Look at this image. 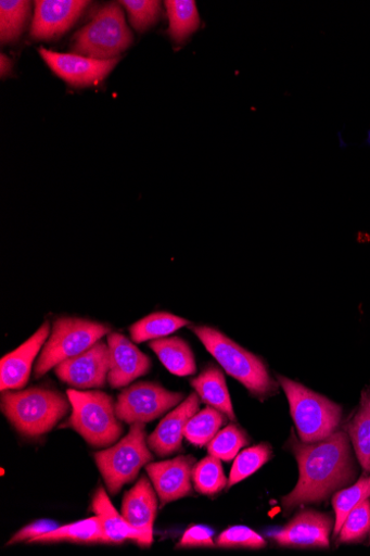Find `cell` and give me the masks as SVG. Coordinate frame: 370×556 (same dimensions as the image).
<instances>
[{
  "label": "cell",
  "instance_id": "cell-13",
  "mask_svg": "<svg viewBox=\"0 0 370 556\" xmlns=\"http://www.w3.org/2000/svg\"><path fill=\"white\" fill-rule=\"evenodd\" d=\"M196 460L192 456H180L173 460L149 464L145 471L153 484L162 507L192 494V472Z\"/></svg>",
  "mask_w": 370,
  "mask_h": 556
},
{
  "label": "cell",
  "instance_id": "cell-36",
  "mask_svg": "<svg viewBox=\"0 0 370 556\" xmlns=\"http://www.w3.org/2000/svg\"><path fill=\"white\" fill-rule=\"evenodd\" d=\"M59 525L54 521L50 520H40L37 522H34L25 528H23L21 531H18L8 543V545L21 543V542H29L30 540L42 535L47 532L56 530Z\"/></svg>",
  "mask_w": 370,
  "mask_h": 556
},
{
  "label": "cell",
  "instance_id": "cell-3",
  "mask_svg": "<svg viewBox=\"0 0 370 556\" xmlns=\"http://www.w3.org/2000/svg\"><path fill=\"white\" fill-rule=\"evenodd\" d=\"M192 330L210 355L252 395L263 400L278 392V384L271 378L266 364L253 353L215 328L199 326Z\"/></svg>",
  "mask_w": 370,
  "mask_h": 556
},
{
  "label": "cell",
  "instance_id": "cell-18",
  "mask_svg": "<svg viewBox=\"0 0 370 556\" xmlns=\"http://www.w3.org/2000/svg\"><path fill=\"white\" fill-rule=\"evenodd\" d=\"M157 511V500L152 484L142 477L124 497L122 515L126 521L141 532L146 546L153 541V523Z\"/></svg>",
  "mask_w": 370,
  "mask_h": 556
},
{
  "label": "cell",
  "instance_id": "cell-19",
  "mask_svg": "<svg viewBox=\"0 0 370 556\" xmlns=\"http://www.w3.org/2000/svg\"><path fill=\"white\" fill-rule=\"evenodd\" d=\"M92 510L99 518L111 544H122L131 540L141 546H146L143 534L130 526L123 515L118 514L107 492L102 486H99L93 495Z\"/></svg>",
  "mask_w": 370,
  "mask_h": 556
},
{
  "label": "cell",
  "instance_id": "cell-15",
  "mask_svg": "<svg viewBox=\"0 0 370 556\" xmlns=\"http://www.w3.org/2000/svg\"><path fill=\"white\" fill-rule=\"evenodd\" d=\"M199 407V395L191 393L146 438L148 446L157 457L165 458L181 450L186 427Z\"/></svg>",
  "mask_w": 370,
  "mask_h": 556
},
{
  "label": "cell",
  "instance_id": "cell-28",
  "mask_svg": "<svg viewBox=\"0 0 370 556\" xmlns=\"http://www.w3.org/2000/svg\"><path fill=\"white\" fill-rule=\"evenodd\" d=\"M273 456L272 448L267 443L248 447L238 454L231 470L228 488L240 483L251 477L264 465L269 463Z\"/></svg>",
  "mask_w": 370,
  "mask_h": 556
},
{
  "label": "cell",
  "instance_id": "cell-26",
  "mask_svg": "<svg viewBox=\"0 0 370 556\" xmlns=\"http://www.w3.org/2000/svg\"><path fill=\"white\" fill-rule=\"evenodd\" d=\"M30 4L24 0L0 2V39L3 43L16 41L23 34L29 17Z\"/></svg>",
  "mask_w": 370,
  "mask_h": 556
},
{
  "label": "cell",
  "instance_id": "cell-9",
  "mask_svg": "<svg viewBox=\"0 0 370 556\" xmlns=\"http://www.w3.org/2000/svg\"><path fill=\"white\" fill-rule=\"evenodd\" d=\"M184 399L181 392H171L161 384L140 382L126 388L116 403L118 418L128 425L148 424L177 407Z\"/></svg>",
  "mask_w": 370,
  "mask_h": 556
},
{
  "label": "cell",
  "instance_id": "cell-2",
  "mask_svg": "<svg viewBox=\"0 0 370 556\" xmlns=\"http://www.w3.org/2000/svg\"><path fill=\"white\" fill-rule=\"evenodd\" d=\"M72 409L68 395L47 387L9 390L2 394V410L24 437L38 438L54 429Z\"/></svg>",
  "mask_w": 370,
  "mask_h": 556
},
{
  "label": "cell",
  "instance_id": "cell-34",
  "mask_svg": "<svg viewBox=\"0 0 370 556\" xmlns=\"http://www.w3.org/2000/svg\"><path fill=\"white\" fill-rule=\"evenodd\" d=\"M217 544L221 547L261 548L267 542L247 527H232L220 534Z\"/></svg>",
  "mask_w": 370,
  "mask_h": 556
},
{
  "label": "cell",
  "instance_id": "cell-21",
  "mask_svg": "<svg viewBox=\"0 0 370 556\" xmlns=\"http://www.w3.org/2000/svg\"><path fill=\"white\" fill-rule=\"evenodd\" d=\"M149 346L173 375L190 377L196 372L193 352L183 339L178 337L156 339L150 341Z\"/></svg>",
  "mask_w": 370,
  "mask_h": 556
},
{
  "label": "cell",
  "instance_id": "cell-10",
  "mask_svg": "<svg viewBox=\"0 0 370 556\" xmlns=\"http://www.w3.org/2000/svg\"><path fill=\"white\" fill-rule=\"evenodd\" d=\"M110 370V345L102 340L55 368L60 380L78 390L104 387L109 380Z\"/></svg>",
  "mask_w": 370,
  "mask_h": 556
},
{
  "label": "cell",
  "instance_id": "cell-4",
  "mask_svg": "<svg viewBox=\"0 0 370 556\" xmlns=\"http://www.w3.org/2000/svg\"><path fill=\"white\" fill-rule=\"evenodd\" d=\"M72 416L63 426L79 433L93 447H110L124 434L125 427L117 416L116 402L109 393L71 389Z\"/></svg>",
  "mask_w": 370,
  "mask_h": 556
},
{
  "label": "cell",
  "instance_id": "cell-22",
  "mask_svg": "<svg viewBox=\"0 0 370 556\" xmlns=\"http://www.w3.org/2000/svg\"><path fill=\"white\" fill-rule=\"evenodd\" d=\"M59 542L111 544L97 516L77 523L58 528L54 531L47 532L30 540L28 543L44 544Z\"/></svg>",
  "mask_w": 370,
  "mask_h": 556
},
{
  "label": "cell",
  "instance_id": "cell-11",
  "mask_svg": "<svg viewBox=\"0 0 370 556\" xmlns=\"http://www.w3.org/2000/svg\"><path fill=\"white\" fill-rule=\"evenodd\" d=\"M39 54L48 67L68 85L77 88L98 85L109 77L119 59L99 61L77 54H62L40 48Z\"/></svg>",
  "mask_w": 370,
  "mask_h": 556
},
{
  "label": "cell",
  "instance_id": "cell-5",
  "mask_svg": "<svg viewBox=\"0 0 370 556\" xmlns=\"http://www.w3.org/2000/svg\"><path fill=\"white\" fill-rule=\"evenodd\" d=\"M279 381L302 442H319L336 432L342 420L339 404L285 377L280 376Z\"/></svg>",
  "mask_w": 370,
  "mask_h": 556
},
{
  "label": "cell",
  "instance_id": "cell-7",
  "mask_svg": "<svg viewBox=\"0 0 370 556\" xmlns=\"http://www.w3.org/2000/svg\"><path fill=\"white\" fill-rule=\"evenodd\" d=\"M133 42L118 4L102 8L74 37L73 54L99 61L117 60Z\"/></svg>",
  "mask_w": 370,
  "mask_h": 556
},
{
  "label": "cell",
  "instance_id": "cell-6",
  "mask_svg": "<svg viewBox=\"0 0 370 556\" xmlns=\"http://www.w3.org/2000/svg\"><path fill=\"white\" fill-rule=\"evenodd\" d=\"M145 424L131 425L129 433L117 444L94 454V462L111 494L133 482L140 470L152 463L146 442Z\"/></svg>",
  "mask_w": 370,
  "mask_h": 556
},
{
  "label": "cell",
  "instance_id": "cell-27",
  "mask_svg": "<svg viewBox=\"0 0 370 556\" xmlns=\"http://www.w3.org/2000/svg\"><path fill=\"white\" fill-rule=\"evenodd\" d=\"M195 490L204 495H215L228 486L221 460L209 456L195 464L192 472Z\"/></svg>",
  "mask_w": 370,
  "mask_h": 556
},
{
  "label": "cell",
  "instance_id": "cell-33",
  "mask_svg": "<svg viewBox=\"0 0 370 556\" xmlns=\"http://www.w3.org/2000/svg\"><path fill=\"white\" fill-rule=\"evenodd\" d=\"M120 4L126 9L132 27L139 33L156 24L162 14V3L154 0H124Z\"/></svg>",
  "mask_w": 370,
  "mask_h": 556
},
{
  "label": "cell",
  "instance_id": "cell-25",
  "mask_svg": "<svg viewBox=\"0 0 370 556\" xmlns=\"http://www.w3.org/2000/svg\"><path fill=\"white\" fill-rule=\"evenodd\" d=\"M228 419L219 410L207 407L189 420L184 430V437L196 446H205L215 439Z\"/></svg>",
  "mask_w": 370,
  "mask_h": 556
},
{
  "label": "cell",
  "instance_id": "cell-32",
  "mask_svg": "<svg viewBox=\"0 0 370 556\" xmlns=\"http://www.w3.org/2000/svg\"><path fill=\"white\" fill-rule=\"evenodd\" d=\"M370 530V500L360 502L347 516L341 531V543H355L365 539Z\"/></svg>",
  "mask_w": 370,
  "mask_h": 556
},
{
  "label": "cell",
  "instance_id": "cell-12",
  "mask_svg": "<svg viewBox=\"0 0 370 556\" xmlns=\"http://www.w3.org/2000/svg\"><path fill=\"white\" fill-rule=\"evenodd\" d=\"M30 36L35 40H52L67 33L81 16L89 2L84 0H38Z\"/></svg>",
  "mask_w": 370,
  "mask_h": 556
},
{
  "label": "cell",
  "instance_id": "cell-29",
  "mask_svg": "<svg viewBox=\"0 0 370 556\" xmlns=\"http://www.w3.org/2000/svg\"><path fill=\"white\" fill-rule=\"evenodd\" d=\"M348 432L361 468L370 473V413L362 396L360 408L348 425Z\"/></svg>",
  "mask_w": 370,
  "mask_h": 556
},
{
  "label": "cell",
  "instance_id": "cell-16",
  "mask_svg": "<svg viewBox=\"0 0 370 556\" xmlns=\"http://www.w3.org/2000/svg\"><path fill=\"white\" fill-rule=\"evenodd\" d=\"M50 336V325L44 323L25 343L9 353L0 363L2 392L22 390L28 382L35 359Z\"/></svg>",
  "mask_w": 370,
  "mask_h": 556
},
{
  "label": "cell",
  "instance_id": "cell-8",
  "mask_svg": "<svg viewBox=\"0 0 370 556\" xmlns=\"http://www.w3.org/2000/svg\"><path fill=\"white\" fill-rule=\"evenodd\" d=\"M111 332V326L87 319H58L40 352L34 370L35 377L40 378L62 363L80 355Z\"/></svg>",
  "mask_w": 370,
  "mask_h": 556
},
{
  "label": "cell",
  "instance_id": "cell-38",
  "mask_svg": "<svg viewBox=\"0 0 370 556\" xmlns=\"http://www.w3.org/2000/svg\"><path fill=\"white\" fill-rule=\"evenodd\" d=\"M362 397L365 399L370 413V387L366 392L362 393Z\"/></svg>",
  "mask_w": 370,
  "mask_h": 556
},
{
  "label": "cell",
  "instance_id": "cell-23",
  "mask_svg": "<svg viewBox=\"0 0 370 556\" xmlns=\"http://www.w3.org/2000/svg\"><path fill=\"white\" fill-rule=\"evenodd\" d=\"M165 5L169 18V36L175 42L181 43L200 27L196 4L192 0H168Z\"/></svg>",
  "mask_w": 370,
  "mask_h": 556
},
{
  "label": "cell",
  "instance_id": "cell-30",
  "mask_svg": "<svg viewBox=\"0 0 370 556\" xmlns=\"http://www.w3.org/2000/svg\"><path fill=\"white\" fill-rule=\"evenodd\" d=\"M250 443L247 434L239 427L230 425L221 430L213 441L207 444L210 456L222 462H231L238 457L242 447Z\"/></svg>",
  "mask_w": 370,
  "mask_h": 556
},
{
  "label": "cell",
  "instance_id": "cell-17",
  "mask_svg": "<svg viewBox=\"0 0 370 556\" xmlns=\"http://www.w3.org/2000/svg\"><path fill=\"white\" fill-rule=\"evenodd\" d=\"M332 528L333 519L330 516L303 511L273 539L282 546L329 547Z\"/></svg>",
  "mask_w": 370,
  "mask_h": 556
},
{
  "label": "cell",
  "instance_id": "cell-31",
  "mask_svg": "<svg viewBox=\"0 0 370 556\" xmlns=\"http://www.w3.org/2000/svg\"><path fill=\"white\" fill-rule=\"evenodd\" d=\"M370 497V477H363L353 486L345 489L333 498V507L336 514L334 533L339 536L340 531L349 515L357 505Z\"/></svg>",
  "mask_w": 370,
  "mask_h": 556
},
{
  "label": "cell",
  "instance_id": "cell-35",
  "mask_svg": "<svg viewBox=\"0 0 370 556\" xmlns=\"http://www.w3.org/2000/svg\"><path fill=\"white\" fill-rule=\"evenodd\" d=\"M215 546L214 532L206 527L194 526L183 534L178 547Z\"/></svg>",
  "mask_w": 370,
  "mask_h": 556
},
{
  "label": "cell",
  "instance_id": "cell-37",
  "mask_svg": "<svg viewBox=\"0 0 370 556\" xmlns=\"http://www.w3.org/2000/svg\"><path fill=\"white\" fill-rule=\"evenodd\" d=\"M0 66H2L0 67V74H2L3 78L11 75L13 63L8 56L2 55V58H0Z\"/></svg>",
  "mask_w": 370,
  "mask_h": 556
},
{
  "label": "cell",
  "instance_id": "cell-24",
  "mask_svg": "<svg viewBox=\"0 0 370 556\" xmlns=\"http://www.w3.org/2000/svg\"><path fill=\"white\" fill-rule=\"evenodd\" d=\"M190 323L168 313L149 315L130 327V336L133 342L141 343L166 338Z\"/></svg>",
  "mask_w": 370,
  "mask_h": 556
},
{
  "label": "cell",
  "instance_id": "cell-14",
  "mask_svg": "<svg viewBox=\"0 0 370 556\" xmlns=\"http://www.w3.org/2000/svg\"><path fill=\"white\" fill-rule=\"evenodd\" d=\"M107 342L111 351L109 382L112 388H125L150 371V358L124 334L112 331Z\"/></svg>",
  "mask_w": 370,
  "mask_h": 556
},
{
  "label": "cell",
  "instance_id": "cell-20",
  "mask_svg": "<svg viewBox=\"0 0 370 556\" xmlns=\"http://www.w3.org/2000/svg\"><path fill=\"white\" fill-rule=\"evenodd\" d=\"M191 386L208 407L225 414L229 420L237 421L225 375L217 366L208 365L200 376L191 380Z\"/></svg>",
  "mask_w": 370,
  "mask_h": 556
},
{
  "label": "cell",
  "instance_id": "cell-1",
  "mask_svg": "<svg viewBox=\"0 0 370 556\" xmlns=\"http://www.w3.org/2000/svg\"><path fill=\"white\" fill-rule=\"evenodd\" d=\"M291 443L299 479L295 489L282 500L285 511L322 502L355 479L357 470L345 432H335L314 443L298 441L293 434Z\"/></svg>",
  "mask_w": 370,
  "mask_h": 556
}]
</instances>
